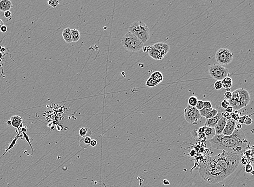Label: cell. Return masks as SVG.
Segmentation results:
<instances>
[{"instance_id":"30bf717a","label":"cell","mask_w":254,"mask_h":187,"mask_svg":"<svg viewBox=\"0 0 254 187\" xmlns=\"http://www.w3.org/2000/svg\"><path fill=\"white\" fill-rule=\"evenodd\" d=\"M236 122L235 120L230 119L228 120L226 122V126L222 132V135L224 136H230L233 133V132L235 130Z\"/></svg>"},{"instance_id":"2e32d148","label":"cell","mask_w":254,"mask_h":187,"mask_svg":"<svg viewBox=\"0 0 254 187\" xmlns=\"http://www.w3.org/2000/svg\"><path fill=\"white\" fill-rule=\"evenodd\" d=\"M10 120L12 122V126L15 127V129H19L20 126L22 124L23 118L20 116H13L10 118Z\"/></svg>"},{"instance_id":"7402d4cb","label":"cell","mask_w":254,"mask_h":187,"mask_svg":"<svg viewBox=\"0 0 254 187\" xmlns=\"http://www.w3.org/2000/svg\"><path fill=\"white\" fill-rule=\"evenodd\" d=\"M198 98L196 96H191L188 100V105L192 107H195L197 103Z\"/></svg>"},{"instance_id":"ee69618b","label":"cell","mask_w":254,"mask_h":187,"mask_svg":"<svg viewBox=\"0 0 254 187\" xmlns=\"http://www.w3.org/2000/svg\"><path fill=\"white\" fill-rule=\"evenodd\" d=\"M97 145V141L95 140H91V141L90 145H91V146H92V147H94V146H95Z\"/></svg>"},{"instance_id":"7a4b0ae2","label":"cell","mask_w":254,"mask_h":187,"mask_svg":"<svg viewBox=\"0 0 254 187\" xmlns=\"http://www.w3.org/2000/svg\"><path fill=\"white\" fill-rule=\"evenodd\" d=\"M209 141L213 148L233 154L241 155L249 147L244 132L237 129H235L231 136L216 135Z\"/></svg>"},{"instance_id":"ab89813d","label":"cell","mask_w":254,"mask_h":187,"mask_svg":"<svg viewBox=\"0 0 254 187\" xmlns=\"http://www.w3.org/2000/svg\"><path fill=\"white\" fill-rule=\"evenodd\" d=\"M84 143H85V144L88 145H90V143H91V138L89 137V136H86L85 139H84Z\"/></svg>"},{"instance_id":"d4e9b609","label":"cell","mask_w":254,"mask_h":187,"mask_svg":"<svg viewBox=\"0 0 254 187\" xmlns=\"http://www.w3.org/2000/svg\"><path fill=\"white\" fill-rule=\"evenodd\" d=\"M230 116L231 119L235 120V122L238 121V120L239 119L240 117V115L237 113V111H235L231 113L230 114Z\"/></svg>"},{"instance_id":"f546056e","label":"cell","mask_w":254,"mask_h":187,"mask_svg":"<svg viewBox=\"0 0 254 187\" xmlns=\"http://www.w3.org/2000/svg\"><path fill=\"white\" fill-rule=\"evenodd\" d=\"M214 88L217 90H219L223 88L221 80H217L214 83Z\"/></svg>"},{"instance_id":"5bb4252c","label":"cell","mask_w":254,"mask_h":187,"mask_svg":"<svg viewBox=\"0 0 254 187\" xmlns=\"http://www.w3.org/2000/svg\"><path fill=\"white\" fill-rule=\"evenodd\" d=\"M244 155L243 157H245L248 161L249 162L250 164H252L254 161V149L253 146L252 147H249L247 148V150H245L244 153H243Z\"/></svg>"},{"instance_id":"603a6c76","label":"cell","mask_w":254,"mask_h":187,"mask_svg":"<svg viewBox=\"0 0 254 187\" xmlns=\"http://www.w3.org/2000/svg\"><path fill=\"white\" fill-rule=\"evenodd\" d=\"M217 113H218V111L216 108H213L211 111L205 118L206 119H211V118H213L216 117L217 115Z\"/></svg>"},{"instance_id":"bcb514c9","label":"cell","mask_w":254,"mask_h":187,"mask_svg":"<svg viewBox=\"0 0 254 187\" xmlns=\"http://www.w3.org/2000/svg\"><path fill=\"white\" fill-rule=\"evenodd\" d=\"M242 129V125L241 124H238L236 125V129Z\"/></svg>"},{"instance_id":"9c48e42d","label":"cell","mask_w":254,"mask_h":187,"mask_svg":"<svg viewBox=\"0 0 254 187\" xmlns=\"http://www.w3.org/2000/svg\"><path fill=\"white\" fill-rule=\"evenodd\" d=\"M143 51L144 52H148V55L152 58L160 61L162 60L164 57L160 55V53L157 50L155 49L153 46H148V47H143L142 48Z\"/></svg>"},{"instance_id":"836d02e7","label":"cell","mask_w":254,"mask_h":187,"mask_svg":"<svg viewBox=\"0 0 254 187\" xmlns=\"http://www.w3.org/2000/svg\"><path fill=\"white\" fill-rule=\"evenodd\" d=\"M248 116V115H243L242 117H240L239 119L238 120V122H239V124H241V125L245 124V120L247 119Z\"/></svg>"},{"instance_id":"c3c4849f","label":"cell","mask_w":254,"mask_h":187,"mask_svg":"<svg viewBox=\"0 0 254 187\" xmlns=\"http://www.w3.org/2000/svg\"><path fill=\"white\" fill-rule=\"evenodd\" d=\"M5 51H6V48H5V47H2L1 49L0 50V52L1 53H2V52H5Z\"/></svg>"},{"instance_id":"f6af8a7d","label":"cell","mask_w":254,"mask_h":187,"mask_svg":"<svg viewBox=\"0 0 254 187\" xmlns=\"http://www.w3.org/2000/svg\"><path fill=\"white\" fill-rule=\"evenodd\" d=\"M162 183H163L164 185H170L169 181L168 180H166V179L163 180V181H162Z\"/></svg>"},{"instance_id":"60d3db41","label":"cell","mask_w":254,"mask_h":187,"mask_svg":"<svg viewBox=\"0 0 254 187\" xmlns=\"http://www.w3.org/2000/svg\"><path fill=\"white\" fill-rule=\"evenodd\" d=\"M4 16L6 17V19H9L10 17L12 16V12L10 11H7L4 12Z\"/></svg>"},{"instance_id":"3957f363","label":"cell","mask_w":254,"mask_h":187,"mask_svg":"<svg viewBox=\"0 0 254 187\" xmlns=\"http://www.w3.org/2000/svg\"><path fill=\"white\" fill-rule=\"evenodd\" d=\"M250 101L249 93L245 89H240L233 92L232 98L228 102L229 106L233 108V111H235L248 105Z\"/></svg>"},{"instance_id":"d6a6232c","label":"cell","mask_w":254,"mask_h":187,"mask_svg":"<svg viewBox=\"0 0 254 187\" xmlns=\"http://www.w3.org/2000/svg\"><path fill=\"white\" fill-rule=\"evenodd\" d=\"M240 162L241 163L242 165H244V166H245L248 164H250L248 160L245 157H243V156L241 157V158L240 159Z\"/></svg>"},{"instance_id":"8992f818","label":"cell","mask_w":254,"mask_h":187,"mask_svg":"<svg viewBox=\"0 0 254 187\" xmlns=\"http://www.w3.org/2000/svg\"><path fill=\"white\" fill-rule=\"evenodd\" d=\"M229 71L228 69L220 65H211L209 68V75L217 80H222L228 77Z\"/></svg>"},{"instance_id":"8fae6325","label":"cell","mask_w":254,"mask_h":187,"mask_svg":"<svg viewBox=\"0 0 254 187\" xmlns=\"http://www.w3.org/2000/svg\"><path fill=\"white\" fill-rule=\"evenodd\" d=\"M152 46L157 50L163 57H164L165 56L169 51V45L167 44V43L162 42L157 43L153 45Z\"/></svg>"},{"instance_id":"484cf974","label":"cell","mask_w":254,"mask_h":187,"mask_svg":"<svg viewBox=\"0 0 254 187\" xmlns=\"http://www.w3.org/2000/svg\"><path fill=\"white\" fill-rule=\"evenodd\" d=\"M18 138H19V136H17V137L15 138V139H14V140H13V141H12V143H11V144L9 146V147L8 148V149H7V150H6V151H5V153H4V154H3L2 155V157H0V159H1V158L2 157H3V156H4V155H5V154H6V153H7V152H8V150H10L11 148H12L14 147V145H15V143H16V142H17V140Z\"/></svg>"},{"instance_id":"277c9868","label":"cell","mask_w":254,"mask_h":187,"mask_svg":"<svg viewBox=\"0 0 254 187\" xmlns=\"http://www.w3.org/2000/svg\"><path fill=\"white\" fill-rule=\"evenodd\" d=\"M129 30L144 44L150 39V30L143 22H134L129 26Z\"/></svg>"},{"instance_id":"d590c367","label":"cell","mask_w":254,"mask_h":187,"mask_svg":"<svg viewBox=\"0 0 254 187\" xmlns=\"http://www.w3.org/2000/svg\"><path fill=\"white\" fill-rule=\"evenodd\" d=\"M204 108H207V109L211 108H212L211 103L209 101H204Z\"/></svg>"},{"instance_id":"f35d334b","label":"cell","mask_w":254,"mask_h":187,"mask_svg":"<svg viewBox=\"0 0 254 187\" xmlns=\"http://www.w3.org/2000/svg\"><path fill=\"white\" fill-rule=\"evenodd\" d=\"M205 129V126L200 127V128H198L197 129L198 134L204 133Z\"/></svg>"},{"instance_id":"8d00e7d4","label":"cell","mask_w":254,"mask_h":187,"mask_svg":"<svg viewBox=\"0 0 254 187\" xmlns=\"http://www.w3.org/2000/svg\"><path fill=\"white\" fill-rule=\"evenodd\" d=\"M222 117L225 118L227 120L230 119H231L230 116V114L228 112H226V111H224L222 113Z\"/></svg>"},{"instance_id":"ac0fdd59","label":"cell","mask_w":254,"mask_h":187,"mask_svg":"<svg viewBox=\"0 0 254 187\" xmlns=\"http://www.w3.org/2000/svg\"><path fill=\"white\" fill-rule=\"evenodd\" d=\"M221 82L223 87L228 90V91H229L230 89L233 86V79H231V78L230 77H226L224 78L222 80Z\"/></svg>"},{"instance_id":"44dd1931","label":"cell","mask_w":254,"mask_h":187,"mask_svg":"<svg viewBox=\"0 0 254 187\" xmlns=\"http://www.w3.org/2000/svg\"><path fill=\"white\" fill-rule=\"evenodd\" d=\"M159 84V83L157 81H156L155 80L150 77L147 80L145 85H146V86L148 87H155L157 86Z\"/></svg>"},{"instance_id":"7c38bea8","label":"cell","mask_w":254,"mask_h":187,"mask_svg":"<svg viewBox=\"0 0 254 187\" xmlns=\"http://www.w3.org/2000/svg\"><path fill=\"white\" fill-rule=\"evenodd\" d=\"M227 121L228 120L224 117H222L219 120V122H217L214 127L216 135H221L222 134Z\"/></svg>"},{"instance_id":"4fadbf2b","label":"cell","mask_w":254,"mask_h":187,"mask_svg":"<svg viewBox=\"0 0 254 187\" xmlns=\"http://www.w3.org/2000/svg\"><path fill=\"white\" fill-rule=\"evenodd\" d=\"M13 5L10 1L9 0H1L0 1V11L5 12L10 11Z\"/></svg>"},{"instance_id":"e575fe53","label":"cell","mask_w":254,"mask_h":187,"mask_svg":"<svg viewBox=\"0 0 254 187\" xmlns=\"http://www.w3.org/2000/svg\"><path fill=\"white\" fill-rule=\"evenodd\" d=\"M87 129L86 128H81L79 131V134L82 137H85L87 134Z\"/></svg>"},{"instance_id":"f1b7e54d","label":"cell","mask_w":254,"mask_h":187,"mask_svg":"<svg viewBox=\"0 0 254 187\" xmlns=\"http://www.w3.org/2000/svg\"><path fill=\"white\" fill-rule=\"evenodd\" d=\"M229 106V103L228 101H226V100L224 99L223 101H222L220 102V106L222 109L226 110V108H228Z\"/></svg>"},{"instance_id":"7bdbcfd3","label":"cell","mask_w":254,"mask_h":187,"mask_svg":"<svg viewBox=\"0 0 254 187\" xmlns=\"http://www.w3.org/2000/svg\"><path fill=\"white\" fill-rule=\"evenodd\" d=\"M225 111H226V112L228 113L229 114H230L231 113H232L233 112V108H232L231 106H229L228 107L226 108Z\"/></svg>"},{"instance_id":"f5cc1de1","label":"cell","mask_w":254,"mask_h":187,"mask_svg":"<svg viewBox=\"0 0 254 187\" xmlns=\"http://www.w3.org/2000/svg\"><path fill=\"white\" fill-rule=\"evenodd\" d=\"M2 46H1V45H0V50H1V48H2Z\"/></svg>"},{"instance_id":"4dcf8cb0","label":"cell","mask_w":254,"mask_h":187,"mask_svg":"<svg viewBox=\"0 0 254 187\" xmlns=\"http://www.w3.org/2000/svg\"><path fill=\"white\" fill-rule=\"evenodd\" d=\"M224 98L225 100L229 101L232 98V92L230 91H226L225 94H224Z\"/></svg>"},{"instance_id":"ffe728a7","label":"cell","mask_w":254,"mask_h":187,"mask_svg":"<svg viewBox=\"0 0 254 187\" xmlns=\"http://www.w3.org/2000/svg\"><path fill=\"white\" fill-rule=\"evenodd\" d=\"M150 77L155 80L156 81H157L159 83L162 82L163 78H164L162 73L159 71H155L152 73Z\"/></svg>"},{"instance_id":"b9f144b4","label":"cell","mask_w":254,"mask_h":187,"mask_svg":"<svg viewBox=\"0 0 254 187\" xmlns=\"http://www.w3.org/2000/svg\"><path fill=\"white\" fill-rule=\"evenodd\" d=\"M7 26H5V24H4L3 26H1V29H0V32H2V33H6V32H7Z\"/></svg>"},{"instance_id":"e0dca14e","label":"cell","mask_w":254,"mask_h":187,"mask_svg":"<svg viewBox=\"0 0 254 187\" xmlns=\"http://www.w3.org/2000/svg\"><path fill=\"white\" fill-rule=\"evenodd\" d=\"M205 136H206L207 139L210 140L216 136L215 130L214 128H211L209 127L205 126L204 131Z\"/></svg>"},{"instance_id":"52a82bcc","label":"cell","mask_w":254,"mask_h":187,"mask_svg":"<svg viewBox=\"0 0 254 187\" xmlns=\"http://www.w3.org/2000/svg\"><path fill=\"white\" fill-rule=\"evenodd\" d=\"M215 58L217 63L221 65H228L233 60V54L227 48L219 49L215 55Z\"/></svg>"},{"instance_id":"6da1fadb","label":"cell","mask_w":254,"mask_h":187,"mask_svg":"<svg viewBox=\"0 0 254 187\" xmlns=\"http://www.w3.org/2000/svg\"><path fill=\"white\" fill-rule=\"evenodd\" d=\"M241 156L223 152L208 157L198 167L200 177L210 184L221 182L237 169Z\"/></svg>"},{"instance_id":"83f0119b","label":"cell","mask_w":254,"mask_h":187,"mask_svg":"<svg viewBox=\"0 0 254 187\" xmlns=\"http://www.w3.org/2000/svg\"><path fill=\"white\" fill-rule=\"evenodd\" d=\"M195 108L198 111H200L204 108V101H198Z\"/></svg>"},{"instance_id":"d6986e66","label":"cell","mask_w":254,"mask_h":187,"mask_svg":"<svg viewBox=\"0 0 254 187\" xmlns=\"http://www.w3.org/2000/svg\"><path fill=\"white\" fill-rule=\"evenodd\" d=\"M71 31L72 42H77L80 40V37H81V35H80L79 31L77 29H71Z\"/></svg>"},{"instance_id":"681fc988","label":"cell","mask_w":254,"mask_h":187,"mask_svg":"<svg viewBox=\"0 0 254 187\" xmlns=\"http://www.w3.org/2000/svg\"><path fill=\"white\" fill-rule=\"evenodd\" d=\"M7 124L8 126H12V122H11V120H7Z\"/></svg>"},{"instance_id":"ba28073f","label":"cell","mask_w":254,"mask_h":187,"mask_svg":"<svg viewBox=\"0 0 254 187\" xmlns=\"http://www.w3.org/2000/svg\"><path fill=\"white\" fill-rule=\"evenodd\" d=\"M184 118L186 122L193 125H197L199 120L202 118L199 111H198L195 107H192L189 105L184 110Z\"/></svg>"},{"instance_id":"5b68a950","label":"cell","mask_w":254,"mask_h":187,"mask_svg":"<svg viewBox=\"0 0 254 187\" xmlns=\"http://www.w3.org/2000/svg\"><path fill=\"white\" fill-rule=\"evenodd\" d=\"M122 47L130 52L139 51L143 48L144 43L130 32L125 34L121 40Z\"/></svg>"},{"instance_id":"1f68e13d","label":"cell","mask_w":254,"mask_h":187,"mask_svg":"<svg viewBox=\"0 0 254 187\" xmlns=\"http://www.w3.org/2000/svg\"><path fill=\"white\" fill-rule=\"evenodd\" d=\"M48 5L52 6V7L55 8L57 5H58L60 3V1H48Z\"/></svg>"},{"instance_id":"7dc6e473","label":"cell","mask_w":254,"mask_h":187,"mask_svg":"<svg viewBox=\"0 0 254 187\" xmlns=\"http://www.w3.org/2000/svg\"><path fill=\"white\" fill-rule=\"evenodd\" d=\"M4 25V22L2 21V19L0 18V29L1 28L2 26Z\"/></svg>"},{"instance_id":"f907efd6","label":"cell","mask_w":254,"mask_h":187,"mask_svg":"<svg viewBox=\"0 0 254 187\" xmlns=\"http://www.w3.org/2000/svg\"><path fill=\"white\" fill-rule=\"evenodd\" d=\"M21 131L23 133H25L26 131H27V129H26V127H23V128L21 129Z\"/></svg>"},{"instance_id":"cb8c5ba5","label":"cell","mask_w":254,"mask_h":187,"mask_svg":"<svg viewBox=\"0 0 254 187\" xmlns=\"http://www.w3.org/2000/svg\"><path fill=\"white\" fill-rule=\"evenodd\" d=\"M212 109H213V108L207 109V108H204L202 110H200L199 112L200 113V115H201L202 117H205L211 111Z\"/></svg>"},{"instance_id":"4316f807","label":"cell","mask_w":254,"mask_h":187,"mask_svg":"<svg viewBox=\"0 0 254 187\" xmlns=\"http://www.w3.org/2000/svg\"><path fill=\"white\" fill-rule=\"evenodd\" d=\"M245 173H251L253 170V167L251 164H248L245 167Z\"/></svg>"},{"instance_id":"9a60e30c","label":"cell","mask_w":254,"mask_h":187,"mask_svg":"<svg viewBox=\"0 0 254 187\" xmlns=\"http://www.w3.org/2000/svg\"><path fill=\"white\" fill-rule=\"evenodd\" d=\"M71 29L69 28L65 29L62 32V36L63 37L64 41L66 43H72V40L71 37Z\"/></svg>"},{"instance_id":"816d5d0a","label":"cell","mask_w":254,"mask_h":187,"mask_svg":"<svg viewBox=\"0 0 254 187\" xmlns=\"http://www.w3.org/2000/svg\"><path fill=\"white\" fill-rule=\"evenodd\" d=\"M3 57V55L2 53H1V52H0V59L2 58Z\"/></svg>"},{"instance_id":"74e56055","label":"cell","mask_w":254,"mask_h":187,"mask_svg":"<svg viewBox=\"0 0 254 187\" xmlns=\"http://www.w3.org/2000/svg\"><path fill=\"white\" fill-rule=\"evenodd\" d=\"M252 123V118L249 116H248L247 119L245 120V124L248 126V125H250Z\"/></svg>"}]
</instances>
